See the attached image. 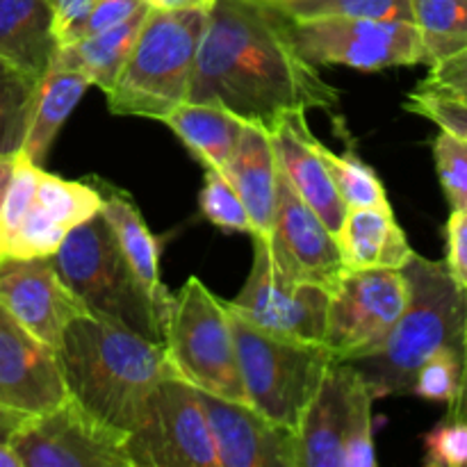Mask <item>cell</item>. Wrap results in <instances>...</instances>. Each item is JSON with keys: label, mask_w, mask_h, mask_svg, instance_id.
Here are the masks:
<instances>
[{"label": "cell", "mask_w": 467, "mask_h": 467, "mask_svg": "<svg viewBox=\"0 0 467 467\" xmlns=\"http://www.w3.org/2000/svg\"><path fill=\"white\" fill-rule=\"evenodd\" d=\"M187 100L269 128L287 112H336L340 91L301 57L281 9L265 0H214Z\"/></svg>", "instance_id": "1"}, {"label": "cell", "mask_w": 467, "mask_h": 467, "mask_svg": "<svg viewBox=\"0 0 467 467\" xmlns=\"http://www.w3.org/2000/svg\"><path fill=\"white\" fill-rule=\"evenodd\" d=\"M55 351L68 395L123 436L135 429L150 390L176 374L164 342L89 313L68 324Z\"/></svg>", "instance_id": "2"}, {"label": "cell", "mask_w": 467, "mask_h": 467, "mask_svg": "<svg viewBox=\"0 0 467 467\" xmlns=\"http://www.w3.org/2000/svg\"><path fill=\"white\" fill-rule=\"evenodd\" d=\"M401 272L409 283L404 313L377 347L347 360L363 377L374 400L410 395L424 360L445 347H461L463 340L467 290L456 285L447 265L413 251Z\"/></svg>", "instance_id": "3"}, {"label": "cell", "mask_w": 467, "mask_h": 467, "mask_svg": "<svg viewBox=\"0 0 467 467\" xmlns=\"http://www.w3.org/2000/svg\"><path fill=\"white\" fill-rule=\"evenodd\" d=\"M205 18L201 9H149L121 73L105 91L109 112L162 121L185 103Z\"/></svg>", "instance_id": "4"}, {"label": "cell", "mask_w": 467, "mask_h": 467, "mask_svg": "<svg viewBox=\"0 0 467 467\" xmlns=\"http://www.w3.org/2000/svg\"><path fill=\"white\" fill-rule=\"evenodd\" d=\"M50 263L87 313L164 342V313L135 276L103 214L96 213L73 228Z\"/></svg>", "instance_id": "5"}, {"label": "cell", "mask_w": 467, "mask_h": 467, "mask_svg": "<svg viewBox=\"0 0 467 467\" xmlns=\"http://www.w3.org/2000/svg\"><path fill=\"white\" fill-rule=\"evenodd\" d=\"M231 324L237 368L249 404L272 422L296 431L336 354L324 342L292 340L260 331L233 310Z\"/></svg>", "instance_id": "6"}, {"label": "cell", "mask_w": 467, "mask_h": 467, "mask_svg": "<svg viewBox=\"0 0 467 467\" xmlns=\"http://www.w3.org/2000/svg\"><path fill=\"white\" fill-rule=\"evenodd\" d=\"M164 347L182 381L196 390L249 404L237 368L231 310L201 278L190 276L171 296L164 319Z\"/></svg>", "instance_id": "7"}, {"label": "cell", "mask_w": 467, "mask_h": 467, "mask_svg": "<svg viewBox=\"0 0 467 467\" xmlns=\"http://www.w3.org/2000/svg\"><path fill=\"white\" fill-rule=\"evenodd\" d=\"M374 395L347 360L336 358L296 427L299 467H374Z\"/></svg>", "instance_id": "8"}, {"label": "cell", "mask_w": 467, "mask_h": 467, "mask_svg": "<svg viewBox=\"0 0 467 467\" xmlns=\"http://www.w3.org/2000/svg\"><path fill=\"white\" fill-rule=\"evenodd\" d=\"M292 44L315 67H349L383 71L424 64V48L415 23L377 18H290Z\"/></svg>", "instance_id": "9"}, {"label": "cell", "mask_w": 467, "mask_h": 467, "mask_svg": "<svg viewBox=\"0 0 467 467\" xmlns=\"http://www.w3.org/2000/svg\"><path fill=\"white\" fill-rule=\"evenodd\" d=\"M132 467H217L213 433L194 386L164 377L126 438Z\"/></svg>", "instance_id": "10"}, {"label": "cell", "mask_w": 467, "mask_h": 467, "mask_svg": "<svg viewBox=\"0 0 467 467\" xmlns=\"http://www.w3.org/2000/svg\"><path fill=\"white\" fill-rule=\"evenodd\" d=\"M126 438L67 395L46 413L27 415L7 445L21 467H132Z\"/></svg>", "instance_id": "11"}, {"label": "cell", "mask_w": 467, "mask_h": 467, "mask_svg": "<svg viewBox=\"0 0 467 467\" xmlns=\"http://www.w3.org/2000/svg\"><path fill=\"white\" fill-rule=\"evenodd\" d=\"M254 240V263L244 287L228 308L260 331L292 340L324 342L331 292L281 276L274 267L265 237Z\"/></svg>", "instance_id": "12"}, {"label": "cell", "mask_w": 467, "mask_h": 467, "mask_svg": "<svg viewBox=\"0 0 467 467\" xmlns=\"http://www.w3.org/2000/svg\"><path fill=\"white\" fill-rule=\"evenodd\" d=\"M406 301L409 283L401 269L345 272L328 301L324 345L340 360L365 354L395 327Z\"/></svg>", "instance_id": "13"}, {"label": "cell", "mask_w": 467, "mask_h": 467, "mask_svg": "<svg viewBox=\"0 0 467 467\" xmlns=\"http://www.w3.org/2000/svg\"><path fill=\"white\" fill-rule=\"evenodd\" d=\"M265 240L276 272L290 281L310 283L333 292L345 274L336 233L328 231L281 171L272 228Z\"/></svg>", "instance_id": "14"}, {"label": "cell", "mask_w": 467, "mask_h": 467, "mask_svg": "<svg viewBox=\"0 0 467 467\" xmlns=\"http://www.w3.org/2000/svg\"><path fill=\"white\" fill-rule=\"evenodd\" d=\"M0 306L44 345L57 349L68 324L87 315L48 258L0 260Z\"/></svg>", "instance_id": "15"}, {"label": "cell", "mask_w": 467, "mask_h": 467, "mask_svg": "<svg viewBox=\"0 0 467 467\" xmlns=\"http://www.w3.org/2000/svg\"><path fill=\"white\" fill-rule=\"evenodd\" d=\"M103 194L80 181H64L41 169L32 201L12 235L0 242L3 258H48L64 237L100 213Z\"/></svg>", "instance_id": "16"}, {"label": "cell", "mask_w": 467, "mask_h": 467, "mask_svg": "<svg viewBox=\"0 0 467 467\" xmlns=\"http://www.w3.org/2000/svg\"><path fill=\"white\" fill-rule=\"evenodd\" d=\"M213 433L217 467H299L296 433L244 401L196 390Z\"/></svg>", "instance_id": "17"}, {"label": "cell", "mask_w": 467, "mask_h": 467, "mask_svg": "<svg viewBox=\"0 0 467 467\" xmlns=\"http://www.w3.org/2000/svg\"><path fill=\"white\" fill-rule=\"evenodd\" d=\"M57 351L0 306V409L39 415L67 400Z\"/></svg>", "instance_id": "18"}, {"label": "cell", "mask_w": 467, "mask_h": 467, "mask_svg": "<svg viewBox=\"0 0 467 467\" xmlns=\"http://www.w3.org/2000/svg\"><path fill=\"white\" fill-rule=\"evenodd\" d=\"M267 132L278 171L317 213L328 231L337 233L342 219L347 217V205L328 176L327 164L319 158L317 137L306 123V112H287L274 126H269Z\"/></svg>", "instance_id": "19"}, {"label": "cell", "mask_w": 467, "mask_h": 467, "mask_svg": "<svg viewBox=\"0 0 467 467\" xmlns=\"http://www.w3.org/2000/svg\"><path fill=\"white\" fill-rule=\"evenodd\" d=\"M345 272L401 269L413 255L390 205L347 210L336 233Z\"/></svg>", "instance_id": "20"}, {"label": "cell", "mask_w": 467, "mask_h": 467, "mask_svg": "<svg viewBox=\"0 0 467 467\" xmlns=\"http://www.w3.org/2000/svg\"><path fill=\"white\" fill-rule=\"evenodd\" d=\"M226 178L240 194L251 222L254 235L267 237L272 228L274 208H276L278 164L274 158L272 140L267 128L260 123L244 121L240 141L228 162Z\"/></svg>", "instance_id": "21"}, {"label": "cell", "mask_w": 467, "mask_h": 467, "mask_svg": "<svg viewBox=\"0 0 467 467\" xmlns=\"http://www.w3.org/2000/svg\"><path fill=\"white\" fill-rule=\"evenodd\" d=\"M162 123L171 128L173 135L190 149V153L205 169H214L226 176L228 162L235 153L242 128H244L240 117L228 112L222 105L185 100L173 108L162 119Z\"/></svg>", "instance_id": "22"}, {"label": "cell", "mask_w": 467, "mask_h": 467, "mask_svg": "<svg viewBox=\"0 0 467 467\" xmlns=\"http://www.w3.org/2000/svg\"><path fill=\"white\" fill-rule=\"evenodd\" d=\"M100 214L108 222L119 249L126 255L128 265L132 267L135 276L149 292L150 299L158 304V308L167 319L169 306H171V292L164 287L162 274H160V246L153 233L146 226L144 217L137 210V205L121 192L103 194Z\"/></svg>", "instance_id": "23"}, {"label": "cell", "mask_w": 467, "mask_h": 467, "mask_svg": "<svg viewBox=\"0 0 467 467\" xmlns=\"http://www.w3.org/2000/svg\"><path fill=\"white\" fill-rule=\"evenodd\" d=\"M57 39L48 0H0V55L41 78L50 68Z\"/></svg>", "instance_id": "24"}, {"label": "cell", "mask_w": 467, "mask_h": 467, "mask_svg": "<svg viewBox=\"0 0 467 467\" xmlns=\"http://www.w3.org/2000/svg\"><path fill=\"white\" fill-rule=\"evenodd\" d=\"M146 14H149V7H141L140 12L132 14L128 21L112 27V30L82 36V39L57 46L50 67L82 73V76L89 78L91 85L99 87L105 94L114 85L119 73H121L123 64H126L128 55H130L132 44H135L137 35H140Z\"/></svg>", "instance_id": "25"}, {"label": "cell", "mask_w": 467, "mask_h": 467, "mask_svg": "<svg viewBox=\"0 0 467 467\" xmlns=\"http://www.w3.org/2000/svg\"><path fill=\"white\" fill-rule=\"evenodd\" d=\"M89 87H94L89 78L78 71H68V68L50 67L41 76L35 108H32L30 123H27L26 141L21 149L23 158L39 167L44 164L55 137Z\"/></svg>", "instance_id": "26"}, {"label": "cell", "mask_w": 467, "mask_h": 467, "mask_svg": "<svg viewBox=\"0 0 467 467\" xmlns=\"http://www.w3.org/2000/svg\"><path fill=\"white\" fill-rule=\"evenodd\" d=\"M410 12L427 67L467 48V0H410Z\"/></svg>", "instance_id": "27"}, {"label": "cell", "mask_w": 467, "mask_h": 467, "mask_svg": "<svg viewBox=\"0 0 467 467\" xmlns=\"http://www.w3.org/2000/svg\"><path fill=\"white\" fill-rule=\"evenodd\" d=\"M39 80L0 55V155L21 153Z\"/></svg>", "instance_id": "28"}, {"label": "cell", "mask_w": 467, "mask_h": 467, "mask_svg": "<svg viewBox=\"0 0 467 467\" xmlns=\"http://www.w3.org/2000/svg\"><path fill=\"white\" fill-rule=\"evenodd\" d=\"M317 153L327 164L328 176L336 185L337 194L345 201L347 210L374 208V205H390L379 173L354 150L333 153L327 144L317 140Z\"/></svg>", "instance_id": "29"}, {"label": "cell", "mask_w": 467, "mask_h": 467, "mask_svg": "<svg viewBox=\"0 0 467 467\" xmlns=\"http://www.w3.org/2000/svg\"><path fill=\"white\" fill-rule=\"evenodd\" d=\"M274 7L290 18L345 16L413 23L410 0H287V3H276Z\"/></svg>", "instance_id": "30"}, {"label": "cell", "mask_w": 467, "mask_h": 467, "mask_svg": "<svg viewBox=\"0 0 467 467\" xmlns=\"http://www.w3.org/2000/svg\"><path fill=\"white\" fill-rule=\"evenodd\" d=\"M199 205L201 214L213 226L222 228V231L246 233V235H254L255 233L254 222H251L249 213H246L235 187L231 185V181L223 173L214 171V169H205Z\"/></svg>", "instance_id": "31"}, {"label": "cell", "mask_w": 467, "mask_h": 467, "mask_svg": "<svg viewBox=\"0 0 467 467\" xmlns=\"http://www.w3.org/2000/svg\"><path fill=\"white\" fill-rule=\"evenodd\" d=\"M461 383V347H445L424 360L418 369L410 395L450 406Z\"/></svg>", "instance_id": "32"}, {"label": "cell", "mask_w": 467, "mask_h": 467, "mask_svg": "<svg viewBox=\"0 0 467 467\" xmlns=\"http://www.w3.org/2000/svg\"><path fill=\"white\" fill-rule=\"evenodd\" d=\"M433 160L451 210H467V140L441 130L433 140Z\"/></svg>", "instance_id": "33"}, {"label": "cell", "mask_w": 467, "mask_h": 467, "mask_svg": "<svg viewBox=\"0 0 467 467\" xmlns=\"http://www.w3.org/2000/svg\"><path fill=\"white\" fill-rule=\"evenodd\" d=\"M404 109L429 119L441 130H450L467 140V103H463V100L418 87V89L406 96Z\"/></svg>", "instance_id": "34"}, {"label": "cell", "mask_w": 467, "mask_h": 467, "mask_svg": "<svg viewBox=\"0 0 467 467\" xmlns=\"http://www.w3.org/2000/svg\"><path fill=\"white\" fill-rule=\"evenodd\" d=\"M424 465L467 467V422L447 415L424 436Z\"/></svg>", "instance_id": "35"}, {"label": "cell", "mask_w": 467, "mask_h": 467, "mask_svg": "<svg viewBox=\"0 0 467 467\" xmlns=\"http://www.w3.org/2000/svg\"><path fill=\"white\" fill-rule=\"evenodd\" d=\"M141 7H146L141 0H96L94 7L87 12V16L82 18V21L78 23L71 32H68V36L64 44L82 39V36L99 35V32L112 30V27L121 26L123 21H128L132 14L140 12Z\"/></svg>", "instance_id": "36"}, {"label": "cell", "mask_w": 467, "mask_h": 467, "mask_svg": "<svg viewBox=\"0 0 467 467\" xmlns=\"http://www.w3.org/2000/svg\"><path fill=\"white\" fill-rule=\"evenodd\" d=\"M422 89L438 91L467 103V48L429 67V76L420 82Z\"/></svg>", "instance_id": "37"}, {"label": "cell", "mask_w": 467, "mask_h": 467, "mask_svg": "<svg viewBox=\"0 0 467 467\" xmlns=\"http://www.w3.org/2000/svg\"><path fill=\"white\" fill-rule=\"evenodd\" d=\"M445 231L447 272L461 290H467V210H451Z\"/></svg>", "instance_id": "38"}, {"label": "cell", "mask_w": 467, "mask_h": 467, "mask_svg": "<svg viewBox=\"0 0 467 467\" xmlns=\"http://www.w3.org/2000/svg\"><path fill=\"white\" fill-rule=\"evenodd\" d=\"M96 0H48L50 14H53V32L57 46L64 44L68 32L87 16Z\"/></svg>", "instance_id": "39"}, {"label": "cell", "mask_w": 467, "mask_h": 467, "mask_svg": "<svg viewBox=\"0 0 467 467\" xmlns=\"http://www.w3.org/2000/svg\"><path fill=\"white\" fill-rule=\"evenodd\" d=\"M451 418L465 420L467 422V315H465V328H463V340H461V383L456 390L454 401L450 404Z\"/></svg>", "instance_id": "40"}, {"label": "cell", "mask_w": 467, "mask_h": 467, "mask_svg": "<svg viewBox=\"0 0 467 467\" xmlns=\"http://www.w3.org/2000/svg\"><path fill=\"white\" fill-rule=\"evenodd\" d=\"M149 9H160V12H185V9H201L210 12L214 0H141Z\"/></svg>", "instance_id": "41"}, {"label": "cell", "mask_w": 467, "mask_h": 467, "mask_svg": "<svg viewBox=\"0 0 467 467\" xmlns=\"http://www.w3.org/2000/svg\"><path fill=\"white\" fill-rule=\"evenodd\" d=\"M26 418L27 415L14 413V410H7V409H0V442H9L12 433L16 431L18 424H21Z\"/></svg>", "instance_id": "42"}, {"label": "cell", "mask_w": 467, "mask_h": 467, "mask_svg": "<svg viewBox=\"0 0 467 467\" xmlns=\"http://www.w3.org/2000/svg\"><path fill=\"white\" fill-rule=\"evenodd\" d=\"M14 160H16V155H0V205H3L5 192H7L9 178H12Z\"/></svg>", "instance_id": "43"}, {"label": "cell", "mask_w": 467, "mask_h": 467, "mask_svg": "<svg viewBox=\"0 0 467 467\" xmlns=\"http://www.w3.org/2000/svg\"><path fill=\"white\" fill-rule=\"evenodd\" d=\"M0 467H21L16 454H14L7 442H0Z\"/></svg>", "instance_id": "44"}, {"label": "cell", "mask_w": 467, "mask_h": 467, "mask_svg": "<svg viewBox=\"0 0 467 467\" xmlns=\"http://www.w3.org/2000/svg\"><path fill=\"white\" fill-rule=\"evenodd\" d=\"M265 3H274V5H276V3H287V0H265Z\"/></svg>", "instance_id": "45"}]
</instances>
